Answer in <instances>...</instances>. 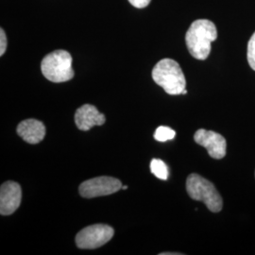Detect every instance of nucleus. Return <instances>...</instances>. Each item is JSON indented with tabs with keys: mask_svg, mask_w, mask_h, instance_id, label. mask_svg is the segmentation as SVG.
Masks as SVG:
<instances>
[{
	"mask_svg": "<svg viewBox=\"0 0 255 255\" xmlns=\"http://www.w3.org/2000/svg\"><path fill=\"white\" fill-rule=\"evenodd\" d=\"M218 38L215 24L207 19L194 21L185 34L189 53L197 60H206L211 52V44Z\"/></svg>",
	"mask_w": 255,
	"mask_h": 255,
	"instance_id": "f257e3e1",
	"label": "nucleus"
},
{
	"mask_svg": "<svg viewBox=\"0 0 255 255\" xmlns=\"http://www.w3.org/2000/svg\"><path fill=\"white\" fill-rule=\"evenodd\" d=\"M152 79L168 95H181L186 81L180 64L172 59H163L152 70Z\"/></svg>",
	"mask_w": 255,
	"mask_h": 255,
	"instance_id": "f03ea898",
	"label": "nucleus"
},
{
	"mask_svg": "<svg viewBox=\"0 0 255 255\" xmlns=\"http://www.w3.org/2000/svg\"><path fill=\"white\" fill-rule=\"evenodd\" d=\"M186 191L194 201H202L213 213H219L223 201L215 185L198 174H190L186 180Z\"/></svg>",
	"mask_w": 255,
	"mask_h": 255,
	"instance_id": "7ed1b4c3",
	"label": "nucleus"
},
{
	"mask_svg": "<svg viewBox=\"0 0 255 255\" xmlns=\"http://www.w3.org/2000/svg\"><path fill=\"white\" fill-rule=\"evenodd\" d=\"M41 70L50 82L60 83L72 80V57L65 50H56L46 55L41 63Z\"/></svg>",
	"mask_w": 255,
	"mask_h": 255,
	"instance_id": "20e7f679",
	"label": "nucleus"
},
{
	"mask_svg": "<svg viewBox=\"0 0 255 255\" xmlns=\"http://www.w3.org/2000/svg\"><path fill=\"white\" fill-rule=\"evenodd\" d=\"M115 231L106 224H95L82 229L76 237L77 247L82 250H94L105 245L114 237Z\"/></svg>",
	"mask_w": 255,
	"mask_h": 255,
	"instance_id": "39448f33",
	"label": "nucleus"
},
{
	"mask_svg": "<svg viewBox=\"0 0 255 255\" xmlns=\"http://www.w3.org/2000/svg\"><path fill=\"white\" fill-rule=\"evenodd\" d=\"M122 188L121 182L113 177L101 176L82 182L79 191L81 196L86 199L103 197L117 193Z\"/></svg>",
	"mask_w": 255,
	"mask_h": 255,
	"instance_id": "423d86ee",
	"label": "nucleus"
},
{
	"mask_svg": "<svg viewBox=\"0 0 255 255\" xmlns=\"http://www.w3.org/2000/svg\"><path fill=\"white\" fill-rule=\"evenodd\" d=\"M194 140L200 146L205 147L214 159L220 160L226 156V139L218 132L200 128L196 131Z\"/></svg>",
	"mask_w": 255,
	"mask_h": 255,
	"instance_id": "0eeeda50",
	"label": "nucleus"
},
{
	"mask_svg": "<svg viewBox=\"0 0 255 255\" xmlns=\"http://www.w3.org/2000/svg\"><path fill=\"white\" fill-rule=\"evenodd\" d=\"M22 199L21 187L17 182H6L0 188V214L9 216L18 209Z\"/></svg>",
	"mask_w": 255,
	"mask_h": 255,
	"instance_id": "6e6552de",
	"label": "nucleus"
},
{
	"mask_svg": "<svg viewBox=\"0 0 255 255\" xmlns=\"http://www.w3.org/2000/svg\"><path fill=\"white\" fill-rule=\"evenodd\" d=\"M106 121L105 116L95 106L85 104L76 111L75 123L81 130H89L95 126H102Z\"/></svg>",
	"mask_w": 255,
	"mask_h": 255,
	"instance_id": "1a4fd4ad",
	"label": "nucleus"
},
{
	"mask_svg": "<svg viewBox=\"0 0 255 255\" xmlns=\"http://www.w3.org/2000/svg\"><path fill=\"white\" fill-rule=\"evenodd\" d=\"M46 130L44 123L36 119L24 120L17 126L19 136L31 145H35L43 141L46 136Z\"/></svg>",
	"mask_w": 255,
	"mask_h": 255,
	"instance_id": "9d476101",
	"label": "nucleus"
},
{
	"mask_svg": "<svg viewBox=\"0 0 255 255\" xmlns=\"http://www.w3.org/2000/svg\"><path fill=\"white\" fill-rule=\"evenodd\" d=\"M150 170L158 179L165 181L168 178V167L162 160L153 159L150 163Z\"/></svg>",
	"mask_w": 255,
	"mask_h": 255,
	"instance_id": "9b49d317",
	"label": "nucleus"
},
{
	"mask_svg": "<svg viewBox=\"0 0 255 255\" xmlns=\"http://www.w3.org/2000/svg\"><path fill=\"white\" fill-rule=\"evenodd\" d=\"M176 135L175 130L170 128L161 126L155 130V140L159 142H165L168 140H172Z\"/></svg>",
	"mask_w": 255,
	"mask_h": 255,
	"instance_id": "f8f14e48",
	"label": "nucleus"
},
{
	"mask_svg": "<svg viewBox=\"0 0 255 255\" xmlns=\"http://www.w3.org/2000/svg\"><path fill=\"white\" fill-rule=\"evenodd\" d=\"M248 61L250 66L255 71V32L248 44Z\"/></svg>",
	"mask_w": 255,
	"mask_h": 255,
	"instance_id": "ddd939ff",
	"label": "nucleus"
},
{
	"mask_svg": "<svg viewBox=\"0 0 255 255\" xmlns=\"http://www.w3.org/2000/svg\"><path fill=\"white\" fill-rule=\"evenodd\" d=\"M7 37L5 34V31L3 30V28L0 29V56H3L5 53L6 49H7Z\"/></svg>",
	"mask_w": 255,
	"mask_h": 255,
	"instance_id": "4468645a",
	"label": "nucleus"
},
{
	"mask_svg": "<svg viewBox=\"0 0 255 255\" xmlns=\"http://www.w3.org/2000/svg\"><path fill=\"white\" fill-rule=\"evenodd\" d=\"M128 2L135 8L143 9L150 3V0H128Z\"/></svg>",
	"mask_w": 255,
	"mask_h": 255,
	"instance_id": "2eb2a0df",
	"label": "nucleus"
},
{
	"mask_svg": "<svg viewBox=\"0 0 255 255\" xmlns=\"http://www.w3.org/2000/svg\"><path fill=\"white\" fill-rule=\"evenodd\" d=\"M185 94H187V90H186V89H184V90L182 91V95H185Z\"/></svg>",
	"mask_w": 255,
	"mask_h": 255,
	"instance_id": "dca6fc26",
	"label": "nucleus"
},
{
	"mask_svg": "<svg viewBox=\"0 0 255 255\" xmlns=\"http://www.w3.org/2000/svg\"><path fill=\"white\" fill-rule=\"evenodd\" d=\"M122 189H123V190H126V189H128V186H126V185L122 186Z\"/></svg>",
	"mask_w": 255,
	"mask_h": 255,
	"instance_id": "f3484780",
	"label": "nucleus"
}]
</instances>
